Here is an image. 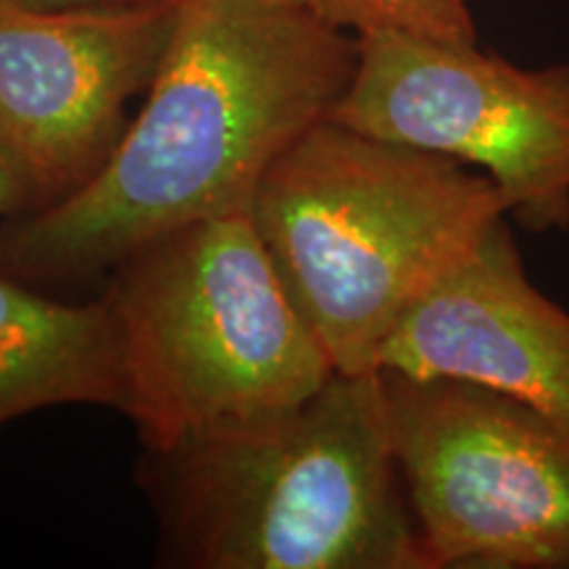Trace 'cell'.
Segmentation results:
<instances>
[{"mask_svg": "<svg viewBox=\"0 0 569 569\" xmlns=\"http://www.w3.org/2000/svg\"><path fill=\"white\" fill-rule=\"evenodd\" d=\"M311 13L356 38L375 32L446 42H478L469 0H298Z\"/></svg>", "mask_w": 569, "mask_h": 569, "instance_id": "obj_10", "label": "cell"}, {"mask_svg": "<svg viewBox=\"0 0 569 569\" xmlns=\"http://www.w3.org/2000/svg\"><path fill=\"white\" fill-rule=\"evenodd\" d=\"M430 569H569V430L493 390L380 369Z\"/></svg>", "mask_w": 569, "mask_h": 569, "instance_id": "obj_5", "label": "cell"}, {"mask_svg": "<svg viewBox=\"0 0 569 569\" xmlns=\"http://www.w3.org/2000/svg\"><path fill=\"white\" fill-rule=\"evenodd\" d=\"M113 269L103 301L117 340L119 411L151 453L293 407L336 375L251 209L180 227Z\"/></svg>", "mask_w": 569, "mask_h": 569, "instance_id": "obj_4", "label": "cell"}, {"mask_svg": "<svg viewBox=\"0 0 569 569\" xmlns=\"http://www.w3.org/2000/svg\"><path fill=\"white\" fill-rule=\"evenodd\" d=\"M251 217L336 372H372L411 306L509 211L478 169L325 119L272 163Z\"/></svg>", "mask_w": 569, "mask_h": 569, "instance_id": "obj_3", "label": "cell"}, {"mask_svg": "<svg viewBox=\"0 0 569 569\" xmlns=\"http://www.w3.org/2000/svg\"><path fill=\"white\" fill-rule=\"evenodd\" d=\"M34 9H82V6H132V3H174V0H13Z\"/></svg>", "mask_w": 569, "mask_h": 569, "instance_id": "obj_12", "label": "cell"}, {"mask_svg": "<svg viewBox=\"0 0 569 569\" xmlns=\"http://www.w3.org/2000/svg\"><path fill=\"white\" fill-rule=\"evenodd\" d=\"M174 3L34 9L0 0V142L34 193L56 203L98 174L148 90Z\"/></svg>", "mask_w": 569, "mask_h": 569, "instance_id": "obj_7", "label": "cell"}, {"mask_svg": "<svg viewBox=\"0 0 569 569\" xmlns=\"http://www.w3.org/2000/svg\"><path fill=\"white\" fill-rule=\"evenodd\" d=\"M359 38L298 0H177L148 98L90 182L0 227V272L80 280L156 238L251 209L272 163L332 117Z\"/></svg>", "mask_w": 569, "mask_h": 569, "instance_id": "obj_1", "label": "cell"}, {"mask_svg": "<svg viewBox=\"0 0 569 569\" xmlns=\"http://www.w3.org/2000/svg\"><path fill=\"white\" fill-rule=\"evenodd\" d=\"M53 407H122L109 309L51 301L0 272V427Z\"/></svg>", "mask_w": 569, "mask_h": 569, "instance_id": "obj_9", "label": "cell"}, {"mask_svg": "<svg viewBox=\"0 0 569 569\" xmlns=\"http://www.w3.org/2000/svg\"><path fill=\"white\" fill-rule=\"evenodd\" d=\"M159 461L174 557L201 569H430L390 432L386 380L219 425Z\"/></svg>", "mask_w": 569, "mask_h": 569, "instance_id": "obj_2", "label": "cell"}, {"mask_svg": "<svg viewBox=\"0 0 569 569\" xmlns=\"http://www.w3.org/2000/svg\"><path fill=\"white\" fill-rule=\"evenodd\" d=\"M377 369L472 382L569 430V311L530 280L509 217L411 306Z\"/></svg>", "mask_w": 569, "mask_h": 569, "instance_id": "obj_8", "label": "cell"}, {"mask_svg": "<svg viewBox=\"0 0 569 569\" xmlns=\"http://www.w3.org/2000/svg\"><path fill=\"white\" fill-rule=\"evenodd\" d=\"M330 119L478 169L528 232L569 230V63L519 67L478 42L361 34Z\"/></svg>", "mask_w": 569, "mask_h": 569, "instance_id": "obj_6", "label": "cell"}, {"mask_svg": "<svg viewBox=\"0 0 569 569\" xmlns=\"http://www.w3.org/2000/svg\"><path fill=\"white\" fill-rule=\"evenodd\" d=\"M21 209H34V193L19 163L0 142V219L19 213Z\"/></svg>", "mask_w": 569, "mask_h": 569, "instance_id": "obj_11", "label": "cell"}]
</instances>
